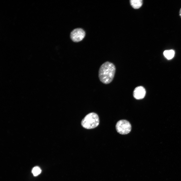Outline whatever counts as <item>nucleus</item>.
Wrapping results in <instances>:
<instances>
[{"instance_id":"1","label":"nucleus","mask_w":181,"mask_h":181,"mask_svg":"<svg viewBox=\"0 0 181 181\" xmlns=\"http://www.w3.org/2000/svg\"><path fill=\"white\" fill-rule=\"evenodd\" d=\"M116 67L113 63L106 61L100 66L98 71V77L100 81L105 84L110 83L114 77Z\"/></svg>"},{"instance_id":"2","label":"nucleus","mask_w":181,"mask_h":181,"mask_svg":"<svg viewBox=\"0 0 181 181\" xmlns=\"http://www.w3.org/2000/svg\"><path fill=\"white\" fill-rule=\"evenodd\" d=\"M99 119L98 115L92 112L87 115L81 121V125L84 128L91 129L97 127L99 124Z\"/></svg>"},{"instance_id":"3","label":"nucleus","mask_w":181,"mask_h":181,"mask_svg":"<svg viewBox=\"0 0 181 181\" xmlns=\"http://www.w3.org/2000/svg\"><path fill=\"white\" fill-rule=\"evenodd\" d=\"M117 131L122 134H126L129 133L131 130V125L129 122L125 120L119 121L116 125Z\"/></svg>"},{"instance_id":"4","label":"nucleus","mask_w":181,"mask_h":181,"mask_svg":"<svg viewBox=\"0 0 181 181\" xmlns=\"http://www.w3.org/2000/svg\"><path fill=\"white\" fill-rule=\"evenodd\" d=\"M85 35L84 31L81 28H77L73 30L70 33L71 39L75 42H78L82 40Z\"/></svg>"},{"instance_id":"5","label":"nucleus","mask_w":181,"mask_h":181,"mask_svg":"<svg viewBox=\"0 0 181 181\" xmlns=\"http://www.w3.org/2000/svg\"><path fill=\"white\" fill-rule=\"evenodd\" d=\"M146 94V90L143 86H139L135 87L133 92V96L137 100H141L144 98Z\"/></svg>"},{"instance_id":"6","label":"nucleus","mask_w":181,"mask_h":181,"mask_svg":"<svg viewBox=\"0 0 181 181\" xmlns=\"http://www.w3.org/2000/svg\"><path fill=\"white\" fill-rule=\"evenodd\" d=\"M130 3L132 7L137 9L140 8L142 5L143 1L142 0H131Z\"/></svg>"},{"instance_id":"7","label":"nucleus","mask_w":181,"mask_h":181,"mask_svg":"<svg viewBox=\"0 0 181 181\" xmlns=\"http://www.w3.org/2000/svg\"><path fill=\"white\" fill-rule=\"evenodd\" d=\"M174 52L173 50H165L163 52L164 56L168 60L172 59L174 57Z\"/></svg>"},{"instance_id":"8","label":"nucleus","mask_w":181,"mask_h":181,"mask_svg":"<svg viewBox=\"0 0 181 181\" xmlns=\"http://www.w3.org/2000/svg\"><path fill=\"white\" fill-rule=\"evenodd\" d=\"M41 170L38 167H34L32 169V172L35 176H36L39 174L41 172Z\"/></svg>"},{"instance_id":"9","label":"nucleus","mask_w":181,"mask_h":181,"mask_svg":"<svg viewBox=\"0 0 181 181\" xmlns=\"http://www.w3.org/2000/svg\"><path fill=\"white\" fill-rule=\"evenodd\" d=\"M179 14L180 15V16L181 17V8L180 9V11H179Z\"/></svg>"}]
</instances>
